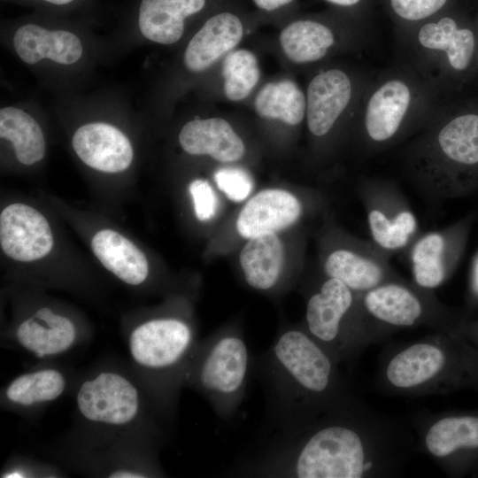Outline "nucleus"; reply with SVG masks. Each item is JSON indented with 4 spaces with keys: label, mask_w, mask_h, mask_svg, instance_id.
Here are the masks:
<instances>
[{
    "label": "nucleus",
    "mask_w": 478,
    "mask_h": 478,
    "mask_svg": "<svg viewBox=\"0 0 478 478\" xmlns=\"http://www.w3.org/2000/svg\"><path fill=\"white\" fill-rule=\"evenodd\" d=\"M336 359L305 328H282L253 357L266 399L264 434L295 429L346 406Z\"/></svg>",
    "instance_id": "nucleus-1"
},
{
    "label": "nucleus",
    "mask_w": 478,
    "mask_h": 478,
    "mask_svg": "<svg viewBox=\"0 0 478 478\" xmlns=\"http://www.w3.org/2000/svg\"><path fill=\"white\" fill-rule=\"evenodd\" d=\"M370 448L347 406L290 430L262 435L227 472L243 477L360 478L374 468Z\"/></svg>",
    "instance_id": "nucleus-2"
},
{
    "label": "nucleus",
    "mask_w": 478,
    "mask_h": 478,
    "mask_svg": "<svg viewBox=\"0 0 478 478\" xmlns=\"http://www.w3.org/2000/svg\"><path fill=\"white\" fill-rule=\"evenodd\" d=\"M438 94V86L407 62L370 80L360 101L359 132L366 153L418 134L439 108Z\"/></svg>",
    "instance_id": "nucleus-3"
},
{
    "label": "nucleus",
    "mask_w": 478,
    "mask_h": 478,
    "mask_svg": "<svg viewBox=\"0 0 478 478\" xmlns=\"http://www.w3.org/2000/svg\"><path fill=\"white\" fill-rule=\"evenodd\" d=\"M478 166V114L443 116L439 108L407 146V179L426 199L439 202L462 190V170Z\"/></svg>",
    "instance_id": "nucleus-4"
},
{
    "label": "nucleus",
    "mask_w": 478,
    "mask_h": 478,
    "mask_svg": "<svg viewBox=\"0 0 478 478\" xmlns=\"http://www.w3.org/2000/svg\"><path fill=\"white\" fill-rule=\"evenodd\" d=\"M197 342L194 325L173 315L145 320L128 333L131 361L139 371L146 394L165 420L172 419L176 412L185 372Z\"/></svg>",
    "instance_id": "nucleus-5"
},
{
    "label": "nucleus",
    "mask_w": 478,
    "mask_h": 478,
    "mask_svg": "<svg viewBox=\"0 0 478 478\" xmlns=\"http://www.w3.org/2000/svg\"><path fill=\"white\" fill-rule=\"evenodd\" d=\"M253 373L243 330L226 327L198 340L189 358L184 386L200 393L216 415L224 420L235 417Z\"/></svg>",
    "instance_id": "nucleus-6"
},
{
    "label": "nucleus",
    "mask_w": 478,
    "mask_h": 478,
    "mask_svg": "<svg viewBox=\"0 0 478 478\" xmlns=\"http://www.w3.org/2000/svg\"><path fill=\"white\" fill-rule=\"evenodd\" d=\"M145 392L123 372L104 368L80 383L75 405L90 425L121 431L145 420L149 407L155 409Z\"/></svg>",
    "instance_id": "nucleus-7"
},
{
    "label": "nucleus",
    "mask_w": 478,
    "mask_h": 478,
    "mask_svg": "<svg viewBox=\"0 0 478 478\" xmlns=\"http://www.w3.org/2000/svg\"><path fill=\"white\" fill-rule=\"evenodd\" d=\"M409 60L405 61L428 77L439 88L445 70H466L474 55L475 37L455 19L443 16L420 24L410 38H403Z\"/></svg>",
    "instance_id": "nucleus-8"
},
{
    "label": "nucleus",
    "mask_w": 478,
    "mask_h": 478,
    "mask_svg": "<svg viewBox=\"0 0 478 478\" xmlns=\"http://www.w3.org/2000/svg\"><path fill=\"white\" fill-rule=\"evenodd\" d=\"M359 192L371 240L389 253L409 247L419 224L398 185L389 179L366 178Z\"/></svg>",
    "instance_id": "nucleus-9"
},
{
    "label": "nucleus",
    "mask_w": 478,
    "mask_h": 478,
    "mask_svg": "<svg viewBox=\"0 0 478 478\" xmlns=\"http://www.w3.org/2000/svg\"><path fill=\"white\" fill-rule=\"evenodd\" d=\"M359 304V294L328 277L307 300L305 328L336 360L351 346L352 327L349 321Z\"/></svg>",
    "instance_id": "nucleus-10"
},
{
    "label": "nucleus",
    "mask_w": 478,
    "mask_h": 478,
    "mask_svg": "<svg viewBox=\"0 0 478 478\" xmlns=\"http://www.w3.org/2000/svg\"><path fill=\"white\" fill-rule=\"evenodd\" d=\"M428 291L398 278L359 294V298L365 313L374 320L412 327L439 318V304Z\"/></svg>",
    "instance_id": "nucleus-11"
},
{
    "label": "nucleus",
    "mask_w": 478,
    "mask_h": 478,
    "mask_svg": "<svg viewBox=\"0 0 478 478\" xmlns=\"http://www.w3.org/2000/svg\"><path fill=\"white\" fill-rule=\"evenodd\" d=\"M389 252L372 240H357L350 245L329 251L323 262L328 278L341 281L357 294H363L376 286L399 277L389 265Z\"/></svg>",
    "instance_id": "nucleus-12"
},
{
    "label": "nucleus",
    "mask_w": 478,
    "mask_h": 478,
    "mask_svg": "<svg viewBox=\"0 0 478 478\" xmlns=\"http://www.w3.org/2000/svg\"><path fill=\"white\" fill-rule=\"evenodd\" d=\"M368 82L357 89L352 77L339 68L316 74L306 95L305 116L311 134L318 138L327 136L353 104L357 91L364 89Z\"/></svg>",
    "instance_id": "nucleus-13"
},
{
    "label": "nucleus",
    "mask_w": 478,
    "mask_h": 478,
    "mask_svg": "<svg viewBox=\"0 0 478 478\" xmlns=\"http://www.w3.org/2000/svg\"><path fill=\"white\" fill-rule=\"evenodd\" d=\"M54 243L46 218L35 208L15 203L0 214V245L9 258L31 262L44 258Z\"/></svg>",
    "instance_id": "nucleus-14"
},
{
    "label": "nucleus",
    "mask_w": 478,
    "mask_h": 478,
    "mask_svg": "<svg viewBox=\"0 0 478 478\" xmlns=\"http://www.w3.org/2000/svg\"><path fill=\"white\" fill-rule=\"evenodd\" d=\"M12 340L27 353L44 359L70 351L81 338L72 319L44 306L18 323Z\"/></svg>",
    "instance_id": "nucleus-15"
},
{
    "label": "nucleus",
    "mask_w": 478,
    "mask_h": 478,
    "mask_svg": "<svg viewBox=\"0 0 478 478\" xmlns=\"http://www.w3.org/2000/svg\"><path fill=\"white\" fill-rule=\"evenodd\" d=\"M73 148L88 166L108 173L127 169L134 156L128 138L117 127L103 122L80 127L73 136Z\"/></svg>",
    "instance_id": "nucleus-16"
},
{
    "label": "nucleus",
    "mask_w": 478,
    "mask_h": 478,
    "mask_svg": "<svg viewBox=\"0 0 478 478\" xmlns=\"http://www.w3.org/2000/svg\"><path fill=\"white\" fill-rule=\"evenodd\" d=\"M302 213V205L291 193L281 189H266L251 197L240 212L236 229L244 238L275 233L295 223Z\"/></svg>",
    "instance_id": "nucleus-17"
},
{
    "label": "nucleus",
    "mask_w": 478,
    "mask_h": 478,
    "mask_svg": "<svg viewBox=\"0 0 478 478\" xmlns=\"http://www.w3.org/2000/svg\"><path fill=\"white\" fill-rule=\"evenodd\" d=\"M458 232L455 227H449L416 237L410 245L415 285L431 290L446 280L456 260Z\"/></svg>",
    "instance_id": "nucleus-18"
},
{
    "label": "nucleus",
    "mask_w": 478,
    "mask_h": 478,
    "mask_svg": "<svg viewBox=\"0 0 478 478\" xmlns=\"http://www.w3.org/2000/svg\"><path fill=\"white\" fill-rule=\"evenodd\" d=\"M446 364V354L438 343L419 342L393 356L385 374L395 389H420L439 380Z\"/></svg>",
    "instance_id": "nucleus-19"
},
{
    "label": "nucleus",
    "mask_w": 478,
    "mask_h": 478,
    "mask_svg": "<svg viewBox=\"0 0 478 478\" xmlns=\"http://www.w3.org/2000/svg\"><path fill=\"white\" fill-rule=\"evenodd\" d=\"M243 25L235 15L222 12L208 19L189 42L184 64L192 72L209 68L241 41Z\"/></svg>",
    "instance_id": "nucleus-20"
},
{
    "label": "nucleus",
    "mask_w": 478,
    "mask_h": 478,
    "mask_svg": "<svg viewBox=\"0 0 478 478\" xmlns=\"http://www.w3.org/2000/svg\"><path fill=\"white\" fill-rule=\"evenodd\" d=\"M181 147L190 155H208L221 162L239 160L244 144L230 124L220 118L194 120L180 134Z\"/></svg>",
    "instance_id": "nucleus-21"
},
{
    "label": "nucleus",
    "mask_w": 478,
    "mask_h": 478,
    "mask_svg": "<svg viewBox=\"0 0 478 478\" xmlns=\"http://www.w3.org/2000/svg\"><path fill=\"white\" fill-rule=\"evenodd\" d=\"M16 53L27 64L49 58L62 65L77 62L82 55V44L73 33L50 31L34 24L20 27L13 37Z\"/></svg>",
    "instance_id": "nucleus-22"
},
{
    "label": "nucleus",
    "mask_w": 478,
    "mask_h": 478,
    "mask_svg": "<svg viewBox=\"0 0 478 478\" xmlns=\"http://www.w3.org/2000/svg\"><path fill=\"white\" fill-rule=\"evenodd\" d=\"M91 249L101 264L124 283L138 286L146 281L149 263L144 253L119 232L98 231L91 240Z\"/></svg>",
    "instance_id": "nucleus-23"
},
{
    "label": "nucleus",
    "mask_w": 478,
    "mask_h": 478,
    "mask_svg": "<svg viewBox=\"0 0 478 478\" xmlns=\"http://www.w3.org/2000/svg\"><path fill=\"white\" fill-rule=\"evenodd\" d=\"M205 0H142L138 24L144 37L161 43L177 42L186 17L200 12Z\"/></svg>",
    "instance_id": "nucleus-24"
},
{
    "label": "nucleus",
    "mask_w": 478,
    "mask_h": 478,
    "mask_svg": "<svg viewBox=\"0 0 478 478\" xmlns=\"http://www.w3.org/2000/svg\"><path fill=\"white\" fill-rule=\"evenodd\" d=\"M68 379L60 369L45 366L13 378L4 389V403L18 410H31L59 398L66 390Z\"/></svg>",
    "instance_id": "nucleus-25"
},
{
    "label": "nucleus",
    "mask_w": 478,
    "mask_h": 478,
    "mask_svg": "<svg viewBox=\"0 0 478 478\" xmlns=\"http://www.w3.org/2000/svg\"><path fill=\"white\" fill-rule=\"evenodd\" d=\"M240 264L251 288L260 291L274 289L283 266V247L275 233L251 238L241 251Z\"/></svg>",
    "instance_id": "nucleus-26"
},
{
    "label": "nucleus",
    "mask_w": 478,
    "mask_h": 478,
    "mask_svg": "<svg viewBox=\"0 0 478 478\" xmlns=\"http://www.w3.org/2000/svg\"><path fill=\"white\" fill-rule=\"evenodd\" d=\"M334 32L313 20H297L287 26L280 35L285 55L297 64H307L325 58L335 44Z\"/></svg>",
    "instance_id": "nucleus-27"
},
{
    "label": "nucleus",
    "mask_w": 478,
    "mask_h": 478,
    "mask_svg": "<svg viewBox=\"0 0 478 478\" xmlns=\"http://www.w3.org/2000/svg\"><path fill=\"white\" fill-rule=\"evenodd\" d=\"M0 136L12 143L18 161L23 165H34L44 157L46 144L42 128L19 108L1 109Z\"/></svg>",
    "instance_id": "nucleus-28"
},
{
    "label": "nucleus",
    "mask_w": 478,
    "mask_h": 478,
    "mask_svg": "<svg viewBox=\"0 0 478 478\" xmlns=\"http://www.w3.org/2000/svg\"><path fill=\"white\" fill-rule=\"evenodd\" d=\"M255 109L263 118L280 120L295 126L305 116L306 98L292 81L270 82L258 92Z\"/></svg>",
    "instance_id": "nucleus-29"
},
{
    "label": "nucleus",
    "mask_w": 478,
    "mask_h": 478,
    "mask_svg": "<svg viewBox=\"0 0 478 478\" xmlns=\"http://www.w3.org/2000/svg\"><path fill=\"white\" fill-rule=\"evenodd\" d=\"M425 447L436 459L461 448H478V417H445L436 420L425 435Z\"/></svg>",
    "instance_id": "nucleus-30"
},
{
    "label": "nucleus",
    "mask_w": 478,
    "mask_h": 478,
    "mask_svg": "<svg viewBox=\"0 0 478 478\" xmlns=\"http://www.w3.org/2000/svg\"><path fill=\"white\" fill-rule=\"evenodd\" d=\"M259 73L258 60L252 52L238 50L229 53L222 66L226 96L232 101L245 98L258 83Z\"/></svg>",
    "instance_id": "nucleus-31"
},
{
    "label": "nucleus",
    "mask_w": 478,
    "mask_h": 478,
    "mask_svg": "<svg viewBox=\"0 0 478 478\" xmlns=\"http://www.w3.org/2000/svg\"><path fill=\"white\" fill-rule=\"evenodd\" d=\"M217 187L234 202L243 201L251 192V175L239 167H222L213 175Z\"/></svg>",
    "instance_id": "nucleus-32"
},
{
    "label": "nucleus",
    "mask_w": 478,
    "mask_h": 478,
    "mask_svg": "<svg viewBox=\"0 0 478 478\" xmlns=\"http://www.w3.org/2000/svg\"><path fill=\"white\" fill-rule=\"evenodd\" d=\"M448 0H389L397 17L409 23H419L436 14Z\"/></svg>",
    "instance_id": "nucleus-33"
},
{
    "label": "nucleus",
    "mask_w": 478,
    "mask_h": 478,
    "mask_svg": "<svg viewBox=\"0 0 478 478\" xmlns=\"http://www.w3.org/2000/svg\"><path fill=\"white\" fill-rule=\"evenodd\" d=\"M189 191L197 218L201 221L211 220L218 209V198L212 187L207 181L197 179L190 182Z\"/></svg>",
    "instance_id": "nucleus-34"
},
{
    "label": "nucleus",
    "mask_w": 478,
    "mask_h": 478,
    "mask_svg": "<svg viewBox=\"0 0 478 478\" xmlns=\"http://www.w3.org/2000/svg\"><path fill=\"white\" fill-rule=\"evenodd\" d=\"M254 3L261 9L266 11H273L288 4L293 0H253Z\"/></svg>",
    "instance_id": "nucleus-35"
},
{
    "label": "nucleus",
    "mask_w": 478,
    "mask_h": 478,
    "mask_svg": "<svg viewBox=\"0 0 478 478\" xmlns=\"http://www.w3.org/2000/svg\"><path fill=\"white\" fill-rule=\"evenodd\" d=\"M327 1L339 6L351 7V6L358 4L361 0H327Z\"/></svg>",
    "instance_id": "nucleus-36"
},
{
    "label": "nucleus",
    "mask_w": 478,
    "mask_h": 478,
    "mask_svg": "<svg viewBox=\"0 0 478 478\" xmlns=\"http://www.w3.org/2000/svg\"><path fill=\"white\" fill-rule=\"evenodd\" d=\"M43 1L54 4H66L72 2L73 0H43Z\"/></svg>",
    "instance_id": "nucleus-37"
},
{
    "label": "nucleus",
    "mask_w": 478,
    "mask_h": 478,
    "mask_svg": "<svg viewBox=\"0 0 478 478\" xmlns=\"http://www.w3.org/2000/svg\"><path fill=\"white\" fill-rule=\"evenodd\" d=\"M474 282L478 289V260L476 262L475 268H474Z\"/></svg>",
    "instance_id": "nucleus-38"
}]
</instances>
